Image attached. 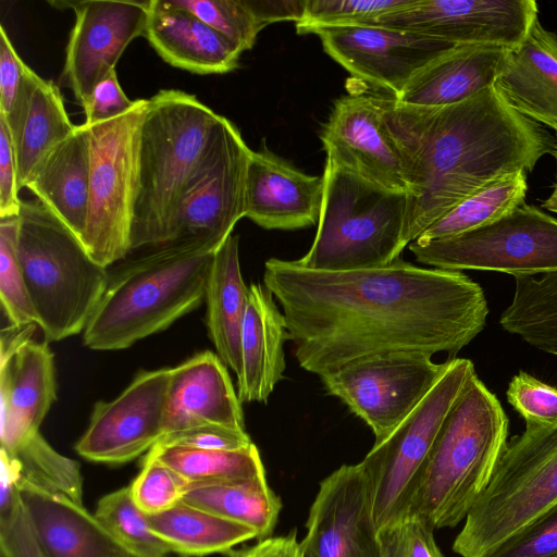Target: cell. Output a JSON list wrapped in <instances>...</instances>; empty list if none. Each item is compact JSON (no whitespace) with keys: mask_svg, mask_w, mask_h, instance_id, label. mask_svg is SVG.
<instances>
[{"mask_svg":"<svg viewBox=\"0 0 557 557\" xmlns=\"http://www.w3.org/2000/svg\"><path fill=\"white\" fill-rule=\"evenodd\" d=\"M414 351L370 355L321 375L325 391L341 399L372 430L387 437L420 404L447 369Z\"/></svg>","mask_w":557,"mask_h":557,"instance_id":"7c38bea8","label":"cell"},{"mask_svg":"<svg viewBox=\"0 0 557 557\" xmlns=\"http://www.w3.org/2000/svg\"><path fill=\"white\" fill-rule=\"evenodd\" d=\"M339 166L386 189L408 191L403 159L384 117L382 97L337 99L320 134Z\"/></svg>","mask_w":557,"mask_h":557,"instance_id":"d6986e66","label":"cell"},{"mask_svg":"<svg viewBox=\"0 0 557 557\" xmlns=\"http://www.w3.org/2000/svg\"><path fill=\"white\" fill-rule=\"evenodd\" d=\"M508 418L476 373L454 403L410 490L404 516L433 530L466 519L507 445Z\"/></svg>","mask_w":557,"mask_h":557,"instance_id":"277c9868","label":"cell"},{"mask_svg":"<svg viewBox=\"0 0 557 557\" xmlns=\"http://www.w3.org/2000/svg\"><path fill=\"white\" fill-rule=\"evenodd\" d=\"M224 35L244 52L263 28L248 0H174Z\"/></svg>","mask_w":557,"mask_h":557,"instance_id":"60d3db41","label":"cell"},{"mask_svg":"<svg viewBox=\"0 0 557 557\" xmlns=\"http://www.w3.org/2000/svg\"><path fill=\"white\" fill-rule=\"evenodd\" d=\"M190 485L175 470L147 454L140 473L129 487L135 504L151 516L181 503Z\"/></svg>","mask_w":557,"mask_h":557,"instance_id":"b9f144b4","label":"cell"},{"mask_svg":"<svg viewBox=\"0 0 557 557\" xmlns=\"http://www.w3.org/2000/svg\"><path fill=\"white\" fill-rule=\"evenodd\" d=\"M144 36L170 65L195 74H224L242 51L224 35L174 0H150Z\"/></svg>","mask_w":557,"mask_h":557,"instance_id":"cb8c5ba5","label":"cell"},{"mask_svg":"<svg viewBox=\"0 0 557 557\" xmlns=\"http://www.w3.org/2000/svg\"><path fill=\"white\" fill-rule=\"evenodd\" d=\"M74 10L63 77L83 109L135 38L144 36L150 0L58 1Z\"/></svg>","mask_w":557,"mask_h":557,"instance_id":"e0dca14e","label":"cell"},{"mask_svg":"<svg viewBox=\"0 0 557 557\" xmlns=\"http://www.w3.org/2000/svg\"><path fill=\"white\" fill-rule=\"evenodd\" d=\"M14 144L5 121L0 116V219L18 216L20 193Z\"/></svg>","mask_w":557,"mask_h":557,"instance_id":"681fc988","label":"cell"},{"mask_svg":"<svg viewBox=\"0 0 557 557\" xmlns=\"http://www.w3.org/2000/svg\"><path fill=\"white\" fill-rule=\"evenodd\" d=\"M18 492L47 557H139L123 546L83 504L24 478L20 480Z\"/></svg>","mask_w":557,"mask_h":557,"instance_id":"603a6c76","label":"cell"},{"mask_svg":"<svg viewBox=\"0 0 557 557\" xmlns=\"http://www.w3.org/2000/svg\"><path fill=\"white\" fill-rule=\"evenodd\" d=\"M0 554L4 557H47L21 498L8 516L0 518Z\"/></svg>","mask_w":557,"mask_h":557,"instance_id":"7dc6e473","label":"cell"},{"mask_svg":"<svg viewBox=\"0 0 557 557\" xmlns=\"http://www.w3.org/2000/svg\"><path fill=\"white\" fill-rule=\"evenodd\" d=\"M487 557H557V503Z\"/></svg>","mask_w":557,"mask_h":557,"instance_id":"f6af8a7d","label":"cell"},{"mask_svg":"<svg viewBox=\"0 0 557 557\" xmlns=\"http://www.w3.org/2000/svg\"><path fill=\"white\" fill-rule=\"evenodd\" d=\"M248 3L263 27L278 21H295L302 17L307 0H248Z\"/></svg>","mask_w":557,"mask_h":557,"instance_id":"f907efd6","label":"cell"},{"mask_svg":"<svg viewBox=\"0 0 557 557\" xmlns=\"http://www.w3.org/2000/svg\"><path fill=\"white\" fill-rule=\"evenodd\" d=\"M22 478L20 463L1 449L0 518L8 516L20 500L18 483Z\"/></svg>","mask_w":557,"mask_h":557,"instance_id":"816d5d0a","label":"cell"},{"mask_svg":"<svg viewBox=\"0 0 557 557\" xmlns=\"http://www.w3.org/2000/svg\"><path fill=\"white\" fill-rule=\"evenodd\" d=\"M534 0H414L369 25L417 33L453 48H513L537 18Z\"/></svg>","mask_w":557,"mask_h":557,"instance_id":"5bb4252c","label":"cell"},{"mask_svg":"<svg viewBox=\"0 0 557 557\" xmlns=\"http://www.w3.org/2000/svg\"><path fill=\"white\" fill-rule=\"evenodd\" d=\"M409 249L434 269L546 275L557 273V220L522 203L487 225L448 238L416 239Z\"/></svg>","mask_w":557,"mask_h":557,"instance_id":"30bf717a","label":"cell"},{"mask_svg":"<svg viewBox=\"0 0 557 557\" xmlns=\"http://www.w3.org/2000/svg\"><path fill=\"white\" fill-rule=\"evenodd\" d=\"M234 557H301L300 543L296 531L287 535L260 540L252 547L239 552Z\"/></svg>","mask_w":557,"mask_h":557,"instance_id":"f5cc1de1","label":"cell"},{"mask_svg":"<svg viewBox=\"0 0 557 557\" xmlns=\"http://www.w3.org/2000/svg\"><path fill=\"white\" fill-rule=\"evenodd\" d=\"M158 444L208 450H238L250 446L252 442L246 431L206 424L165 435Z\"/></svg>","mask_w":557,"mask_h":557,"instance_id":"bcb514c9","label":"cell"},{"mask_svg":"<svg viewBox=\"0 0 557 557\" xmlns=\"http://www.w3.org/2000/svg\"><path fill=\"white\" fill-rule=\"evenodd\" d=\"M171 371H141L116 398L95 404L76 451L85 459L110 465L150 451L164 436Z\"/></svg>","mask_w":557,"mask_h":557,"instance_id":"9a60e30c","label":"cell"},{"mask_svg":"<svg viewBox=\"0 0 557 557\" xmlns=\"http://www.w3.org/2000/svg\"><path fill=\"white\" fill-rule=\"evenodd\" d=\"M508 403L520 413L525 426L557 423V388L520 371L508 384Z\"/></svg>","mask_w":557,"mask_h":557,"instance_id":"7bdbcfd3","label":"cell"},{"mask_svg":"<svg viewBox=\"0 0 557 557\" xmlns=\"http://www.w3.org/2000/svg\"><path fill=\"white\" fill-rule=\"evenodd\" d=\"M95 517L127 549L139 557H169L170 546L151 529L148 515L125 486L101 497Z\"/></svg>","mask_w":557,"mask_h":557,"instance_id":"8d00e7d4","label":"cell"},{"mask_svg":"<svg viewBox=\"0 0 557 557\" xmlns=\"http://www.w3.org/2000/svg\"><path fill=\"white\" fill-rule=\"evenodd\" d=\"M17 257L46 342L84 332L104 294L109 272L38 200H22Z\"/></svg>","mask_w":557,"mask_h":557,"instance_id":"8992f818","label":"cell"},{"mask_svg":"<svg viewBox=\"0 0 557 557\" xmlns=\"http://www.w3.org/2000/svg\"><path fill=\"white\" fill-rule=\"evenodd\" d=\"M542 207L548 211L557 213V181L554 185L550 196L544 200Z\"/></svg>","mask_w":557,"mask_h":557,"instance_id":"db71d44e","label":"cell"},{"mask_svg":"<svg viewBox=\"0 0 557 557\" xmlns=\"http://www.w3.org/2000/svg\"><path fill=\"white\" fill-rule=\"evenodd\" d=\"M206 424L245 431L242 403L225 363L212 351L199 352L172 368L164 436Z\"/></svg>","mask_w":557,"mask_h":557,"instance_id":"44dd1931","label":"cell"},{"mask_svg":"<svg viewBox=\"0 0 557 557\" xmlns=\"http://www.w3.org/2000/svg\"><path fill=\"white\" fill-rule=\"evenodd\" d=\"M148 99L112 120L87 125L90 178L87 224L82 242L108 268L132 251L139 185V149Z\"/></svg>","mask_w":557,"mask_h":557,"instance_id":"9c48e42d","label":"cell"},{"mask_svg":"<svg viewBox=\"0 0 557 557\" xmlns=\"http://www.w3.org/2000/svg\"><path fill=\"white\" fill-rule=\"evenodd\" d=\"M219 247L205 240L172 244L114 268L83 332L84 345L103 351L125 349L195 310L205 300Z\"/></svg>","mask_w":557,"mask_h":557,"instance_id":"3957f363","label":"cell"},{"mask_svg":"<svg viewBox=\"0 0 557 557\" xmlns=\"http://www.w3.org/2000/svg\"><path fill=\"white\" fill-rule=\"evenodd\" d=\"M324 196L310 249L297 264L319 271L381 267L400 257L407 195L376 186L326 158Z\"/></svg>","mask_w":557,"mask_h":557,"instance_id":"52a82bcc","label":"cell"},{"mask_svg":"<svg viewBox=\"0 0 557 557\" xmlns=\"http://www.w3.org/2000/svg\"><path fill=\"white\" fill-rule=\"evenodd\" d=\"M250 153L238 128L222 116L188 182L166 245L205 240L221 246L233 234L244 218Z\"/></svg>","mask_w":557,"mask_h":557,"instance_id":"4fadbf2b","label":"cell"},{"mask_svg":"<svg viewBox=\"0 0 557 557\" xmlns=\"http://www.w3.org/2000/svg\"><path fill=\"white\" fill-rule=\"evenodd\" d=\"M323 176L308 175L263 147L249 157L244 218L265 230H297L319 222Z\"/></svg>","mask_w":557,"mask_h":557,"instance_id":"ffe728a7","label":"cell"},{"mask_svg":"<svg viewBox=\"0 0 557 557\" xmlns=\"http://www.w3.org/2000/svg\"><path fill=\"white\" fill-rule=\"evenodd\" d=\"M408 185L401 246L493 181L532 171L550 136L503 99L495 86L455 104L409 106L382 97Z\"/></svg>","mask_w":557,"mask_h":557,"instance_id":"7a4b0ae2","label":"cell"},{"mask_svg":"<svg viewBox=\"0 0 557 557\" xmlns=\"http://www.w3.org/2000/svg\"><path fill=\"white\" fill-rule=\"evenodd\" d=\"M306 528L301 557H384L362 462L342 466L320 483Z\"/></svg>","mask_w":557,"mask_h":557,"instance_id":"2e32d148","label":"cell"},{"mask_svg":"<svg viewBox=\"0 0 557 557\" xmlns=\"http://www.w3.org/2000/svg\"><path fill=\"white\" fill-rule=\"evenodd\" d=\"M271 290L260 283L249 286L240 334L242 368L237 375L240 403H268L285 371L286 322Z\"/></svg>","mask_w":557,"mask_h":557,"instance_id":"484cf974","label":"cell"},{"mask_svg":"<svg viewBox=\"0 0 557 557\" xmlns=\"http://www.w3.org/2000/svg\"><path fill=\"white\" fill-rule=\"evenodd\" d=\"M4 451L20 463L22 478L83 504L79 463L58 453L39 432L26 437L12 450Z\"/></svg>","mask_w":557,"mask_h":557,"instance_id":"d590c367","label":"cell"},{"mask_svg":"<svg viewBox=\"0 0 557 557\" xmlns=\"http://www.w3.org/2000/svg\"><path fill=\"white\" fill-rule=\"evenodd\" d=\"M384 557H444L434 539V530L414 516L379 530Z\"/></svg>","mask_w":557,"mask_h":557,"instance_id":"ee69618b","label":"cell"},{"mask_svg":"<svg viewBox=\"0 0 557 557\" xmlns=\"http://www.w3.org/2000/svg\"><path fill=\"white\" fill-rule=\"evenodd\" d=\"M509 48L451 49L420 69L394 99L417 107H445L494 86Z\"/></svg>","mask_w":557,"mask_h":557,"instance_id":"4316f807","label":"cell"},{"mask_svg":"<svg viewBox=\"0 0 557 557\" xmlns=\"http://www.w3.org/2000/svg\"><path fill=\"white\" fill-rule=\"evenodd\" d=\"M0 557H4V556L0 554Z\"/></svg>","mask_w":557,"mask_h":557,"instance_id":"9f6ffc18","label":"cell"},{"mask_svg":"<svg viewBox=\"0 0 557 557\" xmlns=\"http://www.w3.org/2000/svg\"><path fill=\"white\" fill-rule=\"evenodd\" d=\"M554 157H555V159H556V163H557V147L555 148ZM556 178H557V175H556Z\"/></svg>","mask_w":557,"mask_h":557,"instance_id":"11a10c76","label":"cell"},{"mask_svg":"<svg viewBox=\"0 0 557 557\" xmlns=\"http://www.w3.org/2000/svg\"><path fill=\"white\" fill-rule=\"evenodd\" d=\"M148 455L169 466L191 484L249 480L265 475L257 446L238 450H208L156 445Z\"/></svg>","mask_w":557,"mask_h":557,"instance_id":"e575fe53","label":"cell"},{"mask_svg":"<svg viewBox=\"0 0 557 557\" xmlns=\"http://www.w3.org/2000/svg\"><path fill=\"white\" fill-rule=\"evenodd\" d=\"M471 360L448 359L441 379L406 419L361 461L373 491V517L379 530L401 518L405 506L437 432L469 380Z\"/></svg>","mask_w":557,"mask_h":557,"instance_id":"8fae6325","label":"cell"},{"mask_svg":"<svg viewBox=\"0 0 557 557\" xmlns=\"http://www.w3.org/2000/svg\"><path fill=\"white\" fill-rule=\"evenodd\" d=\"M135 100L123 91L115 70L94 88L85 111V124L90 125L120 116L129 111Z\"/></svg>","mask_w":557,"mask_h":557,"instance_id":"c3c4849f","label":"cell"},{"mask_svg":"<svg viewBox=\"0 0 557 557\" xmlns=\"http://www.w3.org/2000/svg\"><path fill=\"white\" fill-rule=\"evenodd\" d=\"M494 86L515 111L557 132V36L539 17L508 49Z\"/></svg>","mask_w":557,"mask_h":557,"instance_id":"d4e9b609","label":"cell"},{"mask_svg":"<svg viewBox=\"0 0 557 557\" xmlns=\"http://www.w3.org/2000/svg\"><path fill=\"white\" fill-rule=\"evenodd\" d=\"M38 78L0 25V116L9 127L13 144L23 129Z\"/></svg>","mask_w":557,"mask_h":557,"instance_id":"74e56055","label":"cell"},{"mask_svg":"<svg viewBox=\"0 0 557 557\" xmlns=\"http://www.w3.org/2000/svg\"><path fill=\"white\" fill-rule=\"evenodd\" d=\"M222 115L177 89L148 99L140 132L132 251L165 246L188 182Z\"/></svg>","mask_w":557,"mask_h":557,"instance_id":"5b68a950","label":"cell"},{"mask_svg":"<svg viewBox=\"0 0 557 557\" xmlns=\"http://www.w3.org/2000/svg\"><path fill=\"white\" fill-rule=\"evenodd\" d=\"M75 127L59 87L39 76L26 121L14 144L20 189L27 186L44 159Z\"/></svg>","mask_w":557,"mask_h":557,"instance_id":"1f68e13d","label":"cell"},{"mask_svg":"<svg viewBox=\"0 0 557 557\" xmlns=\"http://www.w3.org/2000/svg\"><path fill=\"white\" fill-rule=\"evenodd\" d=\"M414 0H307L298 34L319 27L369 25L379 16L408 7Z\"/></svg>","mask_w":557,"mask_h":557,"instance_id":"ab89813d","label":"cell"},{"mask_svg":"<svg viewBox=\"0 0 557 557\" xmlns=\"http://www.w3.org/2000/svg\"><path fill=\"white\" fill-rule=\"evenodd\" d=\"M311 34L354 77L389 91L394 98L420 69L455 49L417 33L380 25L319 27Z\"/></svg>","mask_w":557,"mask_h":557,"instance_id":"ac0fdd59","label":"cell"},{"mask_svg":"<svg viewBox=\"0 0 557 557\" xmlns=\"http://www.w3.org/2000/svg\"><path fill=\"white\" fill-rule=\"evenodd\" d=\"M515 283L500 325L531 346L557 356V273L517 276Z\"/></svg>","mask_w":557,"mask_h":557,"instance_id":"d6a6232c","label":"cell"},{"mask_svg":"<svg viewBox=\"0 0 557 557\" xmlns=\"http://www.w3.org/2000/svg\"><path fill=\"white\" fill-rule=\"evenodd\" d=\"M89 178V133L83 123L50 151L26 188L82 239L87 224Z\"/></svg>","mask_w":557,"mask_h":557,"instance_id":"83f0119b","label":"cell"},{"mask_svg":"<svg viewBox=\"0 0 557 557\" xmlns=\"http://www.w3.org/2000/svg\"><path fill=\"white\" fill-rule=\"evenodd\" d=\"M17 218L0 219V298L11 324L37 323L17 257Z\"/></svg>","mask_w":557,"mask_h":557,"instance_id":"f35d334b","label":"cell"},{"mask_svg":"<svg viewBox=\"0 0 557 557\" xmlns=\"http://www.w3.org/2000/svg\"><path fill=\"white\" fill-rule=\"evenodd\" d=\"M238 244V235L232 234L214 252L205 296L208 335L236 376L242 368L240 334L249 294L242 276Z\"/></svg>","mask_w":557,"mask_h":557,"instance_id":"f1b7e54d","label":"cell"},{"mask_svg":"<svg viewBox=\"0 0 557 557\" xmlns=\"http://www.w3.org/2000/svg\"><path fill=\"white\" fill-rule=\"evenodd\" d=\"M527 188L525 172L504 175L457 203L417 239L448 238L487 225L524 203Z\"/></svg>","mask_w":557,"mask_h":557,"instance_id":"836d02e7","label":"cell"},{"mask_svg":"<svg viewBox=\"0 0 557 557\" xmlns=\"http://www.w3.org/2000/svg\"><path fill=\"white\" fill-rule=\"evenodd\" d=\"M148 521L172 553L183 557L225 554L243 542L258 539L252 528L182 502L166 511L148 516Z\"/></svg>","mask_w":557,"mask_h":557,"instance_id":"f546056e","label":"cell"},{"mask_svg":"<svg viewBox=\"0 0 557 557\" xmlns=\"http://www.w3.org/2000/svg\"><path fill=\"white\" fill-rule=\"evenodd\" d=\"M57 397L53 354L29 339L0 356L1 449L12 450L39 426Z\"/></svg>","mask_w":557,"mask_h":557,"instance_id":"7402d4cb","label":"cell"},{"mask_svg":"<svg viewBox=\"0 0 557 557\" xmlns=\"http://www.w3.org/2000/svg\"><path fill=\"white\" fill-rule=\"evenodd\" d=\"M182 503L252 528L267 539L275 528L282 508L265 475L249 480L191 484Z\"/></svg>","mask_w":557,"mask_h":557,"instance_id":"4dcf8cb0","label":"cell"},{"mask_svg":"<svg viewBox=\"0 0 557 557\" xmlns=\"http://www.w3.org/2000/svg\"><path fill=\"white\" fill-rule=\"evenodd\" d=\"M263 284L280 304L299 366L319 376L361 357L455 356L485 326L487 301L460 271L387 264L319 271L271 258Z\"/></svg>","mask_w":557,"mask_h":557,"instance_id":"6da1fadb","label":"cell"},{"mask_svg":"<svg viewBox=\"0 0 557 557\" xmlns=\"http://www.w3.org/2000/svg\"><path fill=\"white\" fill-rule=\"evenodd\" d=\"M557 503V423L525 426L507 445L484 493L468 512L453 550L487 557Z\"/></svg>","mask_w":557,"mask_h":557,"instance_id":"ba28073f","label":"cell"}]
</instances>
